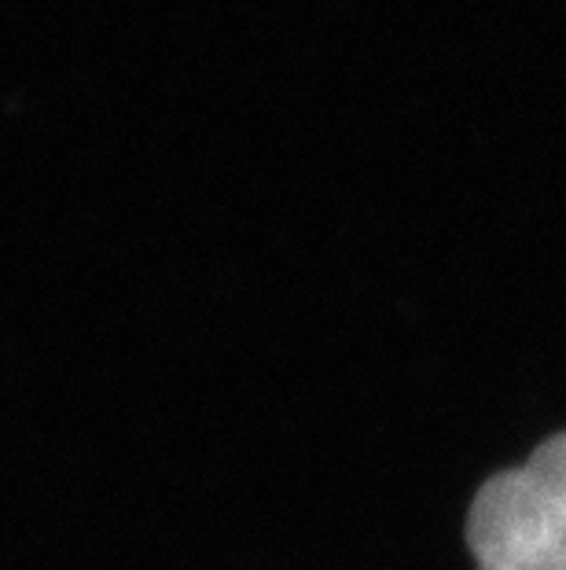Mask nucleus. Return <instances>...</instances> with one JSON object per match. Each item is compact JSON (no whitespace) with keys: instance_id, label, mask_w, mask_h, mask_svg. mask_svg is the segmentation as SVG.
<instances>
[{"instance_id":"obj_1","label":"nucleus","mask_w":566,"mask_h":570,"mask_svg":"<svg viewBox=\"0 0 566 570\" xmlns=\"http://www.w3.org/2000/svg\"><path fill=\"white\" fill-rule=\"evenodd\" d=\"M467 544L478 570H566V434L475 493Z\"/></svg>"}]
</instances>
